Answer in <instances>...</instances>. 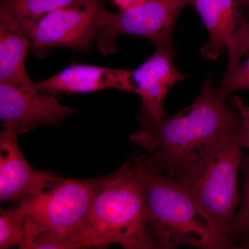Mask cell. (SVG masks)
I'll list each match as a JSON object with an SVG mask.
<instances>
[{
  "label": "cell",
  "mask_w": 249,
  "mask_h": 249,
  "mask_svg": "<svg viewBox=\"0 0 249 249\" xmlns=\"http://www.w3.org/2000/svg\"><path fill=\"white\" fill-rule=\"evenodd\" d=\"M139 120L142 127L131 141L148 153L144 155L152 168L173 178L238 132L241 122L239 114L214 88L212 75L194 102L181 112L160 122L142 113Z\"/></svg>",
  "instance_id": "6da1fadb"
},
{
  "label": "cell",
  "mask_w": 249,
  "mask_h": 249,
  "mask_svg": "<svg viewBox=\"0 0 249 249\" xmlns=\"http://www.w3.org/2000/svg\"><path fill=\"white\" fill-rule=\"evenodd\" d=\"M145 163L132 156L106 181L94 196L88 217L91 247L118 244L128 249H156L145 204Z\"/></svg>",
  "instance_id": "7a4b0ae2"
},
{
  "label": "cell",
  "mask_w": 249,
  "mask_h": 249,
  "mask_svg": "<svg viewBox=\"0 0 249 249\" xmlns=\"http://www.w3.org/2000/svg\"><path fill=\"white\" fill-rule=\"evenodd\" d=\"M106 177L73 179L58 176L44 191L22 201L27 214L20 249L91 247L88 233L90 208Z\"/></svg>",
  "instance_id": "3957f363"
},
{
  "label": "cell",
  "mask_w": 249,
  "mask_h": 249,
  "mask_svg": "<svg viewBox=\"0 0 249 249\" xmlns=\"http://www.w3.org/2000/svg\"><path fill=\"white\" fill-rule=\"evenodd\" d=\"M145 163V204L156 249L188 245L203 249H236L228 236L214 230L176 178Z\"/></svg>",
  "instance_id": "277c9868"
},
{
  "label": "cell",
  "mask_w": 249,
  "mask_h": 249,
  "mask_svg": "<svg viewBox=\"0 0 249 249\" xmlns=\"http://www.w3.org/2000/svg\"><path fill=\"white\" fill-rule=\"evenodd\" d=\"M242 149L238 131L175 177L210 227L229 237L240 201Z\"/></svg>",
  "instance_id": "5b68a950"
},
{
  "label": "cell",
  "mask_w": 249,
  "mask_h": 249,
  "mask_svg": "<svg viewBox=\"0 0 249 249\" xmlns=\"http://www.w3.org/2000/svg\"><path fill=\"white\" fill-rule=\"evenodd\" d=\"M108 11L103 0H77L34 21L19 23L35 48L67 47L89 51Z\"/></svg>",
  "instance_id": "8992f818"
},
{
  "label": "cell",
  "mask_w": 249,
  "mask_h": 249,
  "mask_svg": "<svg viewBox=\"0 0 249 249\" xmlns=\"http://www.w3.org/2000/svg\"><path fill=\"white\" fill-rule=\"evenodd\" d=\"M193 0H145L116 14L108 11L106 22L96 37L98 49L107 55L116 50L118 36H140L156 45H173V31L177 18Z\"/></svg>",
  "instance_id": "52a82bcc"
},
{
  "label": "cell",
  "mask_w": 249,
  "mask_h": 249,
  "mask_svg": "<svg viewBox=\"0 0 249 249\" xmlns=\"http://www.w3.org/2000/svg\"><path fill=\"white\" fill-rule=\"evenodd\" d=\"M55 93L0 83V119L3 130L18 136L38 124H58L74 109L60 104Z\"/></svg>",
  "instance_id": "ba28073f"
},
{
  "label": "cell",
  "mask_w": 249,
  "mask_h": 249,
  "mask_svg": "<svg viewBox=\"0 0 249 249\" xmlns=\"http://www.w3.org/2000/svg\"><path fill=\"white\" fill-rule=\"evenodd\" d=\"M173 45L157 46L147 61L131 71L132 91L142 100V111L155 122L164 119V101L167 93L187 76L174 65Z\"/></svg>",
  "instance_id": "9c48e42d"
},
{
  "label": "cell",
  "mask_w": 249,
  "mask_h": 249,
  "mask_svg": "<svg viewBox=\"0 0 249 249\" xmlns=\"http://www.w3.org/2000/svg\"><path fill=\"white\" fill-rule=\"evenodd\" d=\"M16 134H0V200L20 203L52 184L57 175L33 168L23 155Z\"/></svg>",
  "instance_id": "30bf717a"
},
{
  "label": "cell",
  "mask_w": 249,
  "mask_h": 249,
  "mask_svg": "<svg viewBox=\"0 0 249 249\" xmlns=\"http://www.w3.org/2000/svg\"><path fill=\"white\" fill-rule=\"evenodd\" d=\"M209 31V40L201 49L204 58L217 60L235 45L247 24L243 0H193Z\"/></svg>",
  "instance_id": "8fae6325"
},
{
  "label": "cell",
  "mask_w": 249,
  "mask_h": 249,
  "mask_svg": "<svg viewBox=\"0 0 249 249\" xmlns=\"http://www.w3.org/2000/svg\"><path fill=\"white\" fill-rule=\"evenodd\" d=\"M36 84L41 91L55 94L93 92L108 88L132 91L131 71L87 65H71Z\"/></svg>",
  "instance_id": "7c38bea8"
},
{
  "label": "cell",
  "mask_w": 249,
  "mask_h": 249,
  "mask_svg": "<svg viewBox=\"0 0 249 249\" xmlns=\"http://www.w3.org/2000/svg\"><path fill=\"white\" fill-rule=\"evenodd\" d=\"M30 41L18 21L0 9V83L36 88L26 70L25 59Z\"/></svg>",
  "instance_id": "4fadbf2b"
},
{
  "label": "cell",
  "mask_w": 249,
  "mask_h": 249,
  "mask_svg": "<svg viewBox=\"0 0 249 249\" xmlns=\"http://www.w3.org/2000/svg\"><path fill=\"white\" fill-rule=\"evenodd\" d=\"M77 0H1V9L7 11L18 22L34 21L51 11L67 6Z\"/></svg>",
  "instance_id": "5bb4252c"
},
{
  "label": "cell",
  "mask_w": 249,
  "mask_h": 249,
  "mask_svg": "<svg viewBox=\"0 0 249 249\" xmlns=\"http://www.w3.org/2000/svg\"><path fill=\"white\" fill-rule=\"evenodd\" d=\"M0 213V249L20 246L25 236V203L21 201L16 209H1Z\"/></svg>",
  "instance_id": "9a60e30c"
},
{
  "label": "cell",
  "mask_w": 249,
  "mask_h": 249,
  "mask_svg": "<svg viewBox=\"0 0 249 249\" xmlns=\"http://www.w3.org/2000/svg\"><path fill=\"white\" fill-rule=\"evenodd\" d=\"M242 168L245 172L243 196L229 233V237L233 244L241 235L249 231V156L242 158Z\"/></svg>",
  "instance_id": "2e32d148"
},
{
  "label": "cell",
  "mask_w": 249,
  "mask_h": 249,
  "mask_svg": "<svg viewBox=\"0 0 249 249\" xmlns=\"http://www.w3.org/2000/svg\"><path fill=\"white\" fill-rule=\"evenodd\" d=\"M245 60L239 62L233 68L226 71L220 87L217 88L221 96L240 90L249 89V53Z\"/></svg>",
  "instance_id": "e0dca14e"
},
{
  "label": "cell",
  "mask_w": 249,
  "mask_h": 249,
  "mask_svg": "<svg viewBox=\"0 0 249 249\" xmlns=\"http://www.w3.org/2000/svg\"><path fill=\"white\" fill-rule=\"evenodd\" d=\"M247 13V24L233 48L228 52L227 70H231L249 53V0H243Z\"/></svg>",
  "instance_id": "ac0fdd59"
},
{
  "label": "cell",
  "mask_w": 249,
  "mask_h": 249,
  "mask_svg": "<svg viewBox=\"0 0 249 249\" xmlns=\"http://www.w3.org/2000/svg\"><path fill=\"white\" fill-rule=\"evenodd\" d=\"M236 106L238 108L240 117V127L239 129V139L242 147L249 150V107L245 106L240 99L235 98Z\"/></svg>",
  "instance_id": "d6986e66"
},
{
  "label": "cell",
  "mask_w": 249,
  "mask_h": 249,
  "mask_svg": "<svg viewBox=\"0 0 249 249\" xmlns=\"http://www.w3.org/2000/svg\"><path fill=\"white\" fill-rule=\"evenodd\" d=\"M121 10L129 9L137 6L141 3L143 2L145 0H113Z\"/></svg>",
  "instance_id": "ffe728a7"
},
{
  "label": "cell",
  "mask_w": 249,
  "mask_h": 249,
  "mask_svg": "<svg viewBox=\"0 0 249 249\" xmlns=\"http://www.w3.org/2000/svg\"><path fill=\"white\" fill-rule=\"evenodd\" d=\"M236 249H249V231L245 232L234 242Z\"/></svg>",
  "instance_id": "44dd1931"
}]
</instances>
